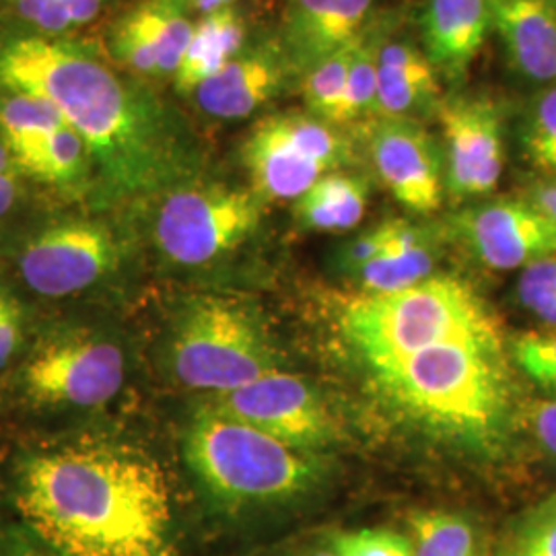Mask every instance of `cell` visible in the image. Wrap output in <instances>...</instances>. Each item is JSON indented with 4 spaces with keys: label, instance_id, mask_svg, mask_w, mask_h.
Instances as JSON below:
<instances>
[{
    "label": "cell",
    "instance_id": "1",
    "mask_svg": "<svg viewBox=\"0 0 556 556\" xmlns=\"http://www.w3.org/2000/svg\"><path fill=\"white\" fill-rule=\"evenodd\" d=\"M0 85L59 112L85 142L108 197L169 190L197 169L199 140L186 116L85 41L0 31Z\"/></svg>",
    "mask_w": 556,
    "mask_h": 556
},
{
    "label": "cell",
    "instance_id": "2",
    "mask_svg": "<svg viewBox=\"0 0 556 556\" xmlns=\"http://www.w3.org/2000/svg\"><path fill=\"white\" fill-rule=\"evenodd\" d=\"M25 530L62 556H172L174 497L142 450L85 439L27 457L15 477Z\"/></svg>",
    "mask_w": 556,
    "mask_h": 556
},
{
    "label": "cell",
    "instance_id": "3",
    "mask_svg": "<svg viewBox=\"0 0 556 556\" xmlns=\"http://www.w3.org/2000/svg\"><path fill=\"white\" fill-rule=\"evenodd\" d=\"M379 390L441 435L491 443L509 415L503 346L445 342L371 365Z\"/></svg>",
    "mask_w": 556,
    "mask_h": 556
},
{
    "label": "cell",
    "instance_id": "4",
    "mask_svg": "<svg viewBox=\"0 0 556 556\" xmlns=\"http://www.w3.org/2000/svg\"><path fill=\"white\" fill-rule=\"evenodd\" d=\"M342 330L369 367L445 342L503 346L493 309L454 275H431L392 293H363L346 305Z\"/></svg>",
    "mask_w": 556,
    "mask_h": 556
},
{
    "label": "cell",
    "instance_id": "5",
    "mask_svg": "<svg viewBox=\"0 0 556 556\" xmlns=\"http://www.w3.org/2000/svg\"><path fill=\"white\" fill-rule=\"evenodd\" d=\"M184 454L200 484L231 509L289 503L309 495L324 478L314 452L291 447L204 406L190 420Z\"/></svg>",
    "mask_w": 556,
    "mask_h": 556
},
{
    "label": "cell",
    "instance_id": "6",
    "mask_svg": "<svg viewBox=\"0 0 556 556\" xmlns=\"http://www.w3.org/2000/svg\"><path fill=\"white\" fill-rule=\"evenodd\" d=\"M172 367L190 390L219 394L280 369L256 314L227 298L190 301L172 338Z\"/></svg>",
    "mask_w": 556,
    "mask_h": 556
},
{
    "label": "cell",
    "instance_id": "7",
    "mask_svg": "<svg viewBox=\"0 0 556 556\" xmlns=\"http://www.w3.org/2000/svg\"><path fill=\"white\" fill-rule=\"evenodd\" d=\"M266 206L252 188L179 184L163 194L153 239L161 256L176 266H208L256 233Z\"/></svg>",
    "mask_w": 556,
    "mask_h": 556
},
{
    "label": "cell",
    "instance_id": "8",
    "mask_svg": "<svg viewBox=\"0 0 556 556\" xmlns=\"http://www.w3.org/2000/svg\"><path fill=\"white\" fill-rule=\"evenodd\" d=\"M353 160V144L334 124L309 112H278L254 124L241 144L250 188L266 204L295 202L321 176Z\"/></svg>",
    "mask_w": 556,
    "mask_h": 556
},
{
    "label": "cell",
    "instance_id": "9",
    "mask_svg": "<svg viewBox=\"0 0 556 556\" xmlns=\"http://www.w3.org/2000/svg\"><path fill=\"white\" fill-rule=\"evenodd\" d=\"M124 374L118 344L91 332H59L31 351L21 386L40 406L96 408L118 394Z\"/></svg>",
    "mask_w": 556,
    "mask_h": 556
},
{
    "label": "cell",
    "instance_id": "10",
    "mask_svg": "<svg viewBox=\"0 0 556 556\" xmlns=\"http://www.w3.org/2000/svg\"><path fill=\"white\" fill-rule=\"evenodd\" d=\"M202 406L305 452L321 450L340 435L337 418L318 390L282 369L208 394Z\"/></svg>",
    "mask_w": 556,
    "mask_h": 556
},
{
    "label": "cell",
    "instance_id": "11",
    "mask_svg": "<svg viewBox=\"0 0 556 556\" xmlns=\"http://www.w3.org/2000/svg\"><path fill=\"white\" fill-rule=\"evenodd\" d=\"M119 258L122 243L105 223L59 220L21 245L17 270L41 298H68L112 275Z\"/></svg>",
    "mask_w": 556,
    "mask_h": 556
},
{
    "label": "cell",
    "instance_id": "12",
    "mask_svg": "<svg viewBox=\"0 0 556 556\" xmlns=\"http://www.w3.org/2000/svg\"><path fill=\"white\" fill-rule=\"evenodd\" d=\"M445 140V190L454 200L491 194L505 165L503 110L491 98L456 96L439 101Z\"/></svg>",
    "mask_w": 556,
    "mask_h": 556
},
{
    "label": "cell",
    "instance_id": "13",
    "mask_svg": "<svg viewBox=\"0 0 556 556\" xmlns=\"http://www.w3.org/2000/svg\"><path fill=\"white\" fill-rule=\"evenodd\" d=\"M369 151L379 179L415 215L439 211L445 194V169L438 140L415 118H378L369 132Z\"/></svg>",
    "mask_w": 556,
    "mask_h": 556
},
{
    "label": "cell",
    "instance_id": "14",
    "mask_svg": "<svg viewBox=\"0 0 556 556\" xmlns=\"http://www.w3.org/2000/svg\"><path fill=\"white\" fill-rule=\"evenodd\" d=\"M457 233L493 270L526 268L556 256V229L528 199L489 200L459 213Z\"/></svg>",
    "mask_w": 556,
    "mask_h": 556
},
{
    "label": "cell",
    "instance_id": "15",
    "mask_svg": "<svg viewBox=\"0 0 556 556\" xmlns=\"http://www.w3.org/2000/svg\"><path fill=\"white\" fill-rule=\"evenodd\" d=\"M291 68L277 43L243 48L215 77L204 80L192 98L200 112L211 118H248L277 98Z\"/></svg>",
    "mask_w": 556,
    "mask_h": 556
},
{
    "label": "cell",
    "instance_id": "16",
    "mask_svg": "<svg viewBox=\"0 0 556 556\" xmlns=\"http://www.w3.org/2000/svg\"><path fill=\"white\" fill-rule=\"evenodd\" d=\"M491 31L509 66L538 85L556 83V0H486Z\"/></svg>",
    "mask_w": 556,
    "mask_h": 556
},
{
    "label": "cell",
    "instance_id": "17",
    "mask_svg": "<svg viewBox=\"0 0 556 556\" xmlns=\"http://www.w3.org/2000/svg\"><path fill=\"white\" fill-rule=\"evenodd\" d=\"M489 31L486 0H427L422 41L439 77L454 83L464 79Z\"/></svg>",
    "mask_w": 556,
    "mask_h": 556
},
{
    "label": "cell",
    "instance_id": "18",
    "mask_svg": "<svg viewBox=\"0 0 556 556\" xmlns=\"http://www.w3.org/2000/svg\"><path fill=\"white\" fill-rule=\"evenodd\" d=\"M439 75L425 50L413 41L383 40L378 54V118H413L425 108L439 105Z\"/></svg>",
    "mask_w": 556,
    "mask_h": 556
},
{
    "label": "cell",
    "instance_id": "19",
    "mask_svg": "<svg viewBox=\"0 0 556 556\" xmlns=\"http://www.w3.org/2000/svg\"><path fill=\"white\" fill-rule=\"evenodd\" d=\"M248 27L233 7L219 9L194 23L192 38L179 60L174 83L181 96H192L204 80L215 77L220 68L245 48Z\"/></svg>",
    "mask_w": 556,
    "mask_h": 556
},
{
    "label": "cell",
    "instance_id": "20",
    "mask_svg": "<svg viewBox=\"0 0 556 556\" xmlns=\"http://www.w3.org/2000/svg\"><path fill=\"white\" fill-rule=\"evenodd\" d=\"M357 275L363 293L402 291L435 275V250L422 227L396 219L386 250L358 268Z\"/></svg>",
    "mask_w": 556,
    "mask_h": 556
},
{
    "label": "cell",
    "instance_id": "21",
    "mask_svg": "<svg viewBox=\"0 0 556 556\" xmlns=\"http://www.w3.org/2000/svg\"><path fill=\"white\" fill-rule=\"evenodd\" d=\"M295 219L307 231L344 233L355 229L367 213L369 186L346 172L326 174L293 202Z\"/></svg>",
    "mask_w": 556,
    "mask_h": 556
},
{
    "label": "cell",
    "instance_id": "22",
    "mask_svg": "<svg viewBox=\"0 0 556 556\" xmlns=\"http://www.w3.org/2000/svg\"><path fill=\"white\" fill-rule=\"evenodd\" d=\"M406 536L413 556H489L486 540L470 516L447 509H420L408 516Z\"/></svg>",
    "mask_w": 556,
    "mask_h": 556
},
{
    "label": "cell",
    "instance_id": "23",
    "mask_svg": "<svg viewBox=\"0 0 556 556\" xmlns=\"http://www.w3.org/2000/svg\"><path fill=\"white\" fill-rule=\"evenodd\" d=\"M374 0H330L318 27L299 52L293 66L309 68L340 48L349 46L367 27Z\"/></svg>",
    "mask_w": 556,
    "mask_h": 556
},
{
    "label": "cell",
    "instance_id": "24",
    "mask_svg": "<svg viewBox=\"0 0 556 556\" xmlns=\"http://www.w3.org/2000/svg\"><path fill=\"white\" fill-rule=\"evenodd\" d=\"M383 34L379 29L365 27L355 40V50L349 68L344 96L338 108L334 126H346L374 114L376 89H378V54Z\"/></svg>",
    "mask_w": 556,
    "mask_h": 556
},
{
    "label": "cell",
    "instance_id": "25",
    "mask_svg": "<svg viewBox=\"0 0 556 556\" xmlns=\"http://www.w3.org/2000/svg\"><path fill=\"white\" fill-rule=\"evenodd\" d=\"M361 36V34H358ZM355 41L340 48L334 54L319 60L309 66L303 79V98L307 112L328 124H334L338 108L344 96V87L349 79V68L353 59Z\"/></svg>",
    "mask_w": 556,
    "mask_h": 556
},
{
    "label": "cell",
    "instance_id": "26",
    "mask_svg": "<svg viewBox=\"0 0 556 556\" xmlns=\"http://www.w3.org/2000/svg\"><path fill=\"white\" fill-rule=\"evenodd\" d=\"M521 147L534 167L556 178V83L546 85L530 103L521 126Z\"/></svg>",
    "mask_w": 556,
    "mask_h": 556
},
{
    "label": "cell",
    "instance_id": "27",
    "mask_svg": "<svg viewBox=\"0 0 556 556\" xmlns=\"http://www.w3.org/2000/svg\"><path fill=\"white\" fill-rule=\"evenodd\" d=\"M503 548L514 556H556V495L519 517Z\"/></svg>",
    "mask_w": 556,
    "mask_h": 556
},
{
    "label": "cell",
    "instance_id": "28",
    "mask_svg": "<svg viewBox=\"0 0 556 556\" xmlns=\"http://www.w3.org/2000/svg\"><path fill=\"white\" fill-rule=\"evenodd\" d=\"M517 367L546 392H556V328L532 330L514 338Z\"/></svg>",
    "mask_w": 556,
    "mask_h": 556
},
{
    "label": "cell",
    "instance_id": "29",
    "mask_svg": "<svg viewBox=\"0 0 556 556\" xmlns=\"http://www.w3.org/2000/svg\"><path fill=\"white\" fill-rule=\"evenodd\" d=\"M516 293L519 303L546 328H556V256L526 266L517 278Z\"/></svg>",
    "mask_w": 556,
    "mask_h": 556
},
{
    "label": "cell",
    "instance_id": "30",
    "mask_svg": "<svg viewBox=\"0 0 556 556\" xmlns=\"http://www.w3.org/2000/svg\"><path fill=\"white\" fill-rule=\"evenodd\" d=\"M332 544L344 556H413L408 536L386 528H365L337 534Z\"/></svg>",
    "mask_w": 556,
    "mask_h": 556
},
{
    "label": "cell",
    "instance_id": "31",
    "mask_svg": "<svg viewBox=\"0 0 556 556\" xmlns=\"http://www.w3.org/2000/svg\"><path fill=\"white\" fill-rule=\"evenodd\" d=\"M13 13L23 25V31L40 36H68L71 23L66 17L64 0H11Z\"/></svg>",
    "mask_w": 556,
    "mask_h": 556
},
{
    "label": "cell",
    "instance_id": "32",
    "mask_svg": "<svg viewBox=\"0 0 556 556\" xmlns=\"http://www.w3.org/2000/svg\"><path fill=\"white\" fill-rule=\"evenodd\" d=\"M328 4H330V0H291L289 17H287V31H285L287 41L282 48L291 66L298 59L299 52L303 50V46L309 40V36L314 34V29L318 27Z\"/></svg>",
    "mask_w": 556,
    "mask_h": 556
},
{
    "label": "cell",
    "instance_id": "33",
    "mask_svg": "<svg viewBox=\"0 0 556 556\" xmlns=\"http://www.w3.org/2000/svg\"><path fill=\"white\" fill-rule=\"evenodd\" d=\"M396 219L383 220L376 227H371L369 231L361 233L355 239H351L344 248H342V256L340 262L346 270H355L363 268L367 262L378 258L379 254L386 250L388 241L392 238Z\"/></svg>",
    "mask_w": 556,
    "mask_h": 556
},
{
    "label": "cell",
    "instance_id": "34",
    "mask_svg": "<svg viewBox=\"0 0 556 556\" xmlns=\"http://www.w3.org/2000/svg\"><path fill=\"white\" fill-rule=\"evenodd\" d=\"M23 338V309L20 299L0 285V369L17 355Z\"/></svg>",
    "mask_w": 556,
    "mask_h": 556
},
{
    "label": "cell",
    "instance_id": "35",
    "mask_svg": "<svg viewBox=\"0 0 556 556\" xmlns=\"http://www.w3.org/2000/svg\"><path fill=\"white\" fill-rule=\"evenodd\" d=\"M526 425L538 447L556 459V396L530 402L526 406Z\"/></svg>",
    "mask_w": 556,
    "mask_h": 556
},
{
    "label": "cell",
    "instance_id": "36",
    "mask_svg": "<svg viewBox=\"0 0 556 556\" xmlns=\"http://www.w3.org/2000/svg\"><path fill=\"white\" fill-rule=\"evenodd\" d=\"M21 200H23V176L0 132V225L20 208Z\"/></svg>",
    "mask_w": 556,
    "mask_h": 556
},
{
    "label": "cell",
    "instance_id": "37",
    "mask_svg": "<svg viewBox=\"0 0 556 556\" xmlns=\"http://www.w3.org/2000/svg\"><path fill=\"white\" fill-rule=\"evenodd\" d=\"M0 556H62L27 530L0 532Z\"/></svg>",
    "mask_w": 556,
    "mask_h": 556
},
{
    "label": "cell",
    "instance_id": "38",
    "mask_svg": "<svg viewBox=\"0 0 556 556\" xmlns=\"http://www.w3.org/2000/svg\"><path fill=\"white\" fill-rule=\"evenodd\" d=\"M528 200L536 206L538 211L553 223L556 229V178L536 181L530 190Z\"/></svg>",
    "mask_w": 556,
    "mask_h": 556
},
{
    "label": "cell",
    "instance_id": "39",
    "mask_svg": "<svg viewBox=\"0 0 556 556\" xmlns=\"http://www.w3.org/2000/svg\"><path fill=\"white\" fill-rule=\"evenodd\" d=\"M105 0H64L71 29H79L100 17Z\"/></svg>",
    "mask_w": 556,
    "mask_h": 556
},
{
    "label": "cell",
    "instance_id": "40",
    "mask_svg": "<svg viewBox=\"0 0 556 556\" xmlns=\"http://www.w3.org/2000/svg\"><path fill=\"white\" fill-rule=\"evenodd\" d=\"M186 2H188L190 9L199 11L202 15H208V13H215V11H219V9L231 7L233 0H186Z\"/></svg>",
    "mask_w": 556,
    "mask_h": 556
},
{
    "label": "cell",
    "instance_id": "41",
    "mask_svg": "<svg viewBox=\"0 0 556 556\" xmlns=\"http://www.w3.org/2000/svg\"><path fill=\"white\" fill-rule=\"evenodd\" d=\"M307 556H344L340 551H338L337 546L332 544V540L328 542V544H324V546H318V548H314L312 553Z\"/></svg>",
    "mask_w": 556,
    "mask_h": 556
},
{
    "label": "cell",
    "instance_id": "42",
    "mask_svg": "<svg viewBox=\"0 0 556 556\" xmlns=\"http://www.w3.org/2000/svg\"><path fill=\"white\" fill-rule=\"evenodd\" d=\"M497 556H514V555H511V553H509V551H505V548H503V546H501V548H498Z\"/></svg>",
    "mask_w": 556,
    "mask_h": 556
}]
</instances>
